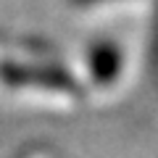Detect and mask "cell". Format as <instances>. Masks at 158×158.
I'll use <instances>...</instances> for the list:
<instances>
[{"mask_svg":"<svg viewBox=\"0 0 158 158\" xmlns=\"http://www.w3.org/2000/svg\"><path fill=\"white\" fill-rule=\"evenodd\" d=\"M90 71L92 79L100 82V85H108L116 79V74L121 71V53H118L116 45L111 42H100L90 50Z\"/></svg>","mask_w":158,"mask_h":158,"instance_id":"1","label":"cell"},{"mask_svg":"<svg viewBox=\"0 0 158 158\" xmlns=\"http://www.w3.org/2000/svg\"><path fill=\"white\" fill-rule=\"evenodd\" d=\"M79 3H95V0H79Z\"/></svg>","mask_w":158,"mask_h":158,"instance_id":"3","label":"cell"},{"mask_svg":"<svg viewBox=\"0 0 158 158\" xmlns=\"http://www.w3.org/2000/svg\"><path fill=\"white\" fill-rule=\"evenodd\" d=\"M24 158H48V153H29V156H24Z\"/></svg>","mask_w":158,"mask_h":158,"instance_id":"2","label":"cell"}]
</instances>
